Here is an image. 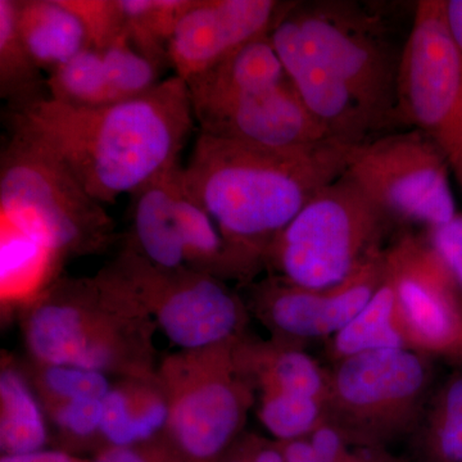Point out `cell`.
Wrapping results in <instances>:
<instances>
[{
	"instance_id": "1",
	"label": "cell",
	"mask_w": 462,
	"mask_h": 462,
	"mask_svg": "<svg viewBox=\"0 0 462 462\" xmlns=\"http://www.w3.org/2000/svg\"><path fill=\"white\" fill-rule=\"evenodd\" d=\"M194 120L187 83L163 79L136 98L75 107L44 98L11 111V126L51 152L102 205L180 162Z\"/></svg>"
},
{
	"instance_id": "2",
	"label": "cell",
	"mask_w": 462,
	"mask_h": 462,
	"mask_svg": "<svg viewBox=\"0 0 462 462\" xmlns=\"http://www.w3.org/2000/svg\"><path fill=\"white\" fill-rule=\"evenodd\" d=\"M349 147L328 141L273 149L199 133L185 182L251 273L298 212L345 173Z\"/></svg>"
},
{
	"instance_id": "3",
	"label": "cell",
	"mask_w": 462,
	"mask_h": 462,
	"mask_svg": "<svg viewBox=\"0 0 462 462\" xmlns=\"http://www.w3.org/2000/svg\"><path fill=\"white\" fill-rule=\"evenodd\" d=\"M394 224L345 171L278 234L263 263L296 287L334 288L384 251L383 240Z\"/></svg>"
},
{
	"instance_id": "4",
	"label": "cell",
	"mask_w": 462,
	"mask_h": 462,
	"mask_svg": "<svg viewBox=\"0 0 462 462\" xmlns=\"http://www.w3.org/2000/svg\"><path fill=\"white\" fill-rule=\"evenodd\" d=\"M0 216L60 258L97 251L112 231L102 203L56 156L14 130L0 158Z\"/></svg>"
},
{
	"instance_id": "5",
	"label": "cell",
	"mask_w": 462,
	"mask_h": 462,
	"mask_svg": "<svg viewBox=\"0 0 462 462\" xmlns=\"http://www.w3.org/2000/svg\"><path fill=\"white\" fill-rule=\"evenodd\" d=\"M294 20L351 91L376 132L401 124L398 85L404 50L374 12L351 2H297Z\"/></svg>"
},
{
	"instance_id": "6",
	"label": "cell",
	"mask_w": 462,
	"mask_h": 462,
	"mask_svg": "<svg viewBox=\"0 0 462 462\" xmlns=\"http://www.w3.org/2000/svg\"><path fill=\"white\" fill-rule=\"evenodd\" d=\"M398 116L436 143L462 191V56L447 26L445 0L415 5L401 63Z\"/></svg>"
},
{
	"instance_id": "7",
	"label": "cell",
	"mask_w": 462,
	"mask_h": 462,
	"mask_svg": "<svg viewBox=\"0 0 462 462\" xmlns=\"http://www.w3.org/2000/svg\"><path fill=\"white\" fill-rule=\"evenodd\" d=\"M346 171L394 223L430 229L457 215L451 166L420 130L387 133L351 145Z\"/></svg>"
},
{
	"instance_id": "8",
	"label": "cell",
	"mask_w": 462,
	"mask_h": 462,
	"mask_svg": "<svg viewBox=\"0 0 462 462\" xmlns=\"http://www.w3.org/2000/svg\"><path fill=\"white\" fill-rule=\"evenodd\" d=\"M133 251L163 273L248 275L176 163L132 194Z\"/></svg>"
},
{
	"instance_id": "9",
	"label": "cell",
	"mask_w": 462,
	"mask_h": 462,
	"mask_svg": "<svg viewBox=\"0 0 462 462\" xmlns=\"http://www.w3.org/2000/svg\"><path fill=\"white\" fill-rule=\"evenodd\" d=\"M338 363L328 403L342 424L366 437L404 427L430 384L427 358L411 348L380 349Z\"/></svg>"
},
{
	"instance_id": "10",
	"label": "cell",
	"mask_w": 462,
	"mask_h": 462,
	"mask_svg": "<svg viewBox=\"0 0 462 462\" xmlns=\"http://www.w3.org/2000/svg\"><path fill=\"white\" fill-rule=\"evenodd\" d=\"M134 293L152 307L173 345L203 351L224 345L238 330L242 305L221 279L207 273H163L130 249L120 260Z\"/></svg>"
},
{
	"instance_id": "11",
	"label": "cell",
	"mask_w": 462,
	"mask_h": 462,
	"mask_svg": "<svg viewBox=\"0 0 462 462\" xmlns=\"http://www.w3.org/2000/svg\"><path fill=\"white\" fill-rule=\"evenodd\" d=\"M385 275L410 348L462 360L461 300L427 236L404 234L385 249Z\"/></svg>"
},
{
	"instance_id": "12",
	"label": "cell",
	"mask_w": 462,
	"mask_h": 462,
	"mask_svg": "<svg viewBox=\"0 0 462 462\" xmlns=\"http://www.w3.org/2000/svg\"><path fill=\"white\" fill-rule=\"evenodd\" d=\"M102 284L75 282L60 285L30 312L26 340L45 366H75L106 373L118 364V336L97 303Z\"/></svg>"
},
{
	"instance_id": "13",
	"label": "cell",
	"mask_w": 462,
	"mask_h": 462,
	"mask_svg": "<svg viewBox=\"0 0 462 462\" xmlns=\"http://www.w3.org/2000/svg\"><path fill=\"white\" fill-rule=\"evenodd\" d=\"M188 376L169 398L171 448L185 462H218L245 422L248 389L225 352Z\"/></svg>"
},
{
	"instance_id": "14",
	"label": "cell",
	"mask_w": 462,
	"mask_h": 462,
	"mask_svg": "<svg viewBox=\"0 0 462 462\" xmlns=\"http://www.w3.org/2000/svg\"><path fill=\"white\" fill-rule=\"evenodd\" d=\"M190 105L199 133L216 138L273 149L306 148L334 141L310 114L289 79L269 89Z\"/></svg>"
},
{
	"instance_id": "15",
	"label": "cell",
	"mask_w": 462,
	"mask_h": 462,
	"mask_svg": "<svg viewBox=\"0 0 462 462\" xmlns=\"http://www.w3.org/2000/svg\"><path fill=\"white\" fill-rule=\"evenodd\" d=\"M296 3L194 0L170 42V67L185 81L214 69L248 42L270 35Z\"/></svg>"
},
{
	"instance_id": "16",
	"label": "cell",
	"mask_w": 462,
	"mask_h": 462,
	"mask_svg": "<svg viewBox=\"0 0 462 462\" xmlns=\"http://www.w3.org/2000/svg\"><path fill=\"white\" fill-rule=\"evenodd\" d=\"M291 9L273 27L270 39L298 97L334 141L355 145L375 138L378 132L372 120L342 79L307 41Z\"/></svg>"
},
{
	"instance_id": "17",
	"label": "cell",
	"mask_w": 462,
	"mask_h": 462,
	"mask_svg": "<svg viewBox=\"0 0 462 462\" xmlns=\"http://www.w3.org/2000/svg\"><path fill=\"white\" fill-rule=\"evenodd\" d=\"M384 273L385 249L337 287L312 291L276 278L261 291V298L270 321L285 336L333 337L367 305Z\"/></svg>"
},
{
	"instance_id": "18",
	"label": "cell",
	"mask_w": 462,
	"mask_h": 462,
	"mask_svg": "<svg viewBox=\"0 0 462 462\" xmlns=\"http://www.w3.org/2000/svg\"><path fill=\"white\" fill-rule=\"evenodd\" d=\"M16 18L27 51L48 75L89 48L83 23L63 0H16Z\"/></svg>"
},
{
	"instance_id": "19",
	"label": "cell",
	"mask_w": 462,
	"mask_h": 462,
	"mask_svg": "<svg viewBox=\"0 0 462 462\" xmlns=\"http://www.w3.org/2000/svg\"><path fill=\"white\" fill-rule=\"evenodd\" d=\"M288 80L270 35L240 48L214 69L185 81L190 103L269 89Z\"/></svg>"
},
{
	"instance_id": "20",
	"label": "cell",
	"mask_w": 462,
	"mask_h": 462,
	"mask_svg": "<svg viewBox=\"0 0 462 462\" xmlns=\"http://www.w3.org/2000/svg\"><path fill=\"white\" fill-rule=\"evenodd\" d=\"M170 402L143 385L112 388L103 398L100 434L108 447H135L149 443L167 428Z\"/></svg>"
},
{
	"instance_id": "21",
	"label": "cell",
	"mask_w": 462,
	"mask_h": 462,
	"mask_svg": "<svg viewBox=\"0 0 462 462\" xmlns=\"http://www.w3.org/2000/svg\"><path fill=\"white\" fill-rule=\"evenodd\" d=\"M330 348L338 361L380 349L410 348L398 318L396 291L385 273L367 305L331 337Z\"/></svg>"
},
{
	"instance_id": "22",
	"label": "cell",
	"mask_w": 462,
	"mask_h": 462,
	"mask_svg": "<svg viewBox=\"0 0 462 462\" xmlns=\"http://www.w3.org/2000/svg\"><path fill=\"white\" fill-rule=\"evenodd\" d=\"M42 72L18 32L16 0H0V97L9 111L50 97Z\"/></svg>"
},
{
	"instance_id": "23",
	"label": "cell",
	"mask_w": 462,
	"mask_h": 462,
	"mask_svg": "<svg viewBox=\"0 0 462 462\" xmlns=\"http://www.w3.org/2000/svg\"><path fill=\"white\" fill-rule=\"evenodd\" d=\"M0 407L2 456L47 449V424L41 407L25 380L14 370H5L0 376Z\"/></svg>"
},
{
	"instance_id": "24",
	"label": "cell",
	"mask_w": 462,
	"mask_h": 462,
	"mask_svg": "<svg viewBox=\"0 0 462 462\" xmlns=\"http://www.w3.org/2000/svg\"><path fill=\"white\" fill-rule=\"evenodd\" d=\"M194 0H120L126 36L143 56L161 69L170 67L169 45Z\"/></svg>"
},
{
	"instance_id": "25",
	"label": "cell",
	"mask_w": 462,
	"mask_h": 462,
	"mask_svg": "<svg viewBox=\"0 0 462 462\" xmlns=\"http://www.w3.org/2000/svg\"><path fill=\"white\" fill-rule=\"evenodd\" d=\"M2 297L20 300L39 289L60 257L41 240L2 221Z\"/></svg>"
},
{
	"instance_id": "26",
	"label": "cell",
	"mask_w": 462,
	"mask_h": 462,
	"mask_svg": "<svg viewBox=\"0 0 462 462\" xmlns=\"http://www.w3.org/2000/svg\"><path fill=\"white\" fill-rule=\"evenodd\" d=\"M48 96L75 107L118 103L109 84L102 53L87 48L47 78Z\"/></svg>"
},
{
	"instance_id": "27",
	"label": "cell",
	"mask_w": 462,
	"mask_h": 462,
	"mask_svg": "<svg viewBox=\"0 0 462 462\" xmlns=\"http://www.w3.org/2000/svg\"><path fill=\"white\" fill-rule=\"evenodd\" d=\"M269 356L258 373L263 393L281 392L329 402L330 376L325 375L314 358L298 349H282Z\"/></svg>"
},
{
	"instance_id": "28",
	"label": "cell",
	"mask_w": 462,
	"mask_h": 462,
	"mask_svg": "<svg viewBox=\"0 0 462 462\" xmlns=\"http://www.w3.org/2000/svg\"><path fill=\"white\" fill-rule=\"evenodd\" d=\"M327 403L316 398L267 392L260 407L263 427L282 442L309 436L322 424Z\"/></svg>"
},
{
	"instance_id": "29",
	"label": "cell",
	"mask_w": 462,
	"mask_h": 462,
	"mask_svg": "<svg viewBox=\"0 0 462 462\" xmlns=\"http://www.w3.org/2000/svg\"><path fill=\"white\" fill-rule=\"evenodd\" d=\"M117 102L144 96L162 81V69L124 38L100 51Z\"/></svg>"
},
{
	"instance_id": "30",
	"label": "cell",
	"mask_w": 462,
	"mask_h": 462,
	"mask_svg": "<svg viewBox=\"0 0 462 462\" xmlns=\"http://www.w3.org/2000/svg\"><path fill=\"white\" fill-rule=\"evenodd\" d=\"M428 446L436 462H462V374L449 379L438 394Z\"/></svg>"
},
{
	"instance_id": "31",
	"label": "cell",
	"mask_w": 462,
	"mask_h": 462,
	"mask_svg": "<svg viewBox=\"0 0 462 462\" xmlns=\"http://www.w3.org/2000/svg\"><path fill=\"white\" fill-rule=\"evenodd\" d=\"M80 18L89 48L102 51L126 38V23L120 0H63Z\"/></svg>"
},
{
	"instance_id": "32",
	"label": "cell",
	"mask_w": 462,
	"mask_h": 462,
	"mask_svg": "<svg viewBox=\"0 0 462 462\" xmlns=\"http://www.w3.org/2000/svg\"><path fill=\"white\" fill-rule=\"evenodd\" d=\"M42 384L57 403L80 398L103 400L112 389L106 373L75 366H45Z\"/></svg>"
},
{
	"instance_id": "33",
	"label": "cell",
	"mask_w": 462,
	"mask_h": 462,
	"mask_svg": "<svg viewBox=\"0 0 462 462\" xmlns=\"http://www.w3.org/2000/svg\"><path fill=\"white\" fill-rule=\"evenodd\" d=\"M103 419V400L80 398V400L58 402L54 410V420L58 427L75 438L93 437L100 433Z\"/></svg>"
},
{
	"instance_id": "34",
	"label": "cell",
	"mask_w": 462,
	"mask_h": 462,
	"mask_svg": "<svg viewBox=\"0 0 462 462\" xmlns=\"http://www.w3.org/2000/svg\"><path fill=\"white\" fill-rule=\"evenodd\" d=\"M425 236L445 263L462 305V214L457 212L448 223L427 229Z\"/></svg>"
},
{
	"instance_id": "35",
	"label": "cell",
	"mask_w": 462,
	"mask_h": 462,
	"mask_svg": "<svg viewBox=\"0 0 462 462\" xmlns=\"http://www.w3.org/2000/svg\"><path fill=\"white\" fill-rule=\"evenodd\" d=\"M91 462H185L171 447L145 445L108 447Z\"/></svg>"
},
{
	"instance_id": "36",
	"label": "cell",
	"mask_w": 462,
	"mask_h": 462,
	"mask_svg": "<svg viewBox=\"0 0 462 462\" xmlns=\"http://www.w3.org/2000/svg\"><path fill=\"white\" fill-rule=\"evenodd\" d=\"M310 436L319 462H346L345 438L338 427L322 422Z\"/></svg>"
},
{
	"instance_id": "37",
	"label": "cell",
	"mask_w": 462,
	"mask_h": 462,
	"mask_svg": "<svg viewBox=\"0 0 462 462\" xmlns=\"http://www.w3.org/2000/svg\"><path fill=\"white\" fill-rule=\"evenodd\" d=\"M0 462H91L57 449H42L32 454L18 456H2Z\"/></svg>"
},
{
	"instance_id": "38",
	"label": "cell",
	"mask_w": 462,
	"mask_h": 462,
	"mask_svg": "<svg viewBox=\"0 0 462 462\" xmlns=\"http://www.w3.org/2000/svg\"><path fill=\"white\" fill-rule=\"evenodd\" d=\"M282 451L285 462H319L314 447L305 438L282 442Z\"/></svg>"
},
{
	"instance_id": "39",
	"label": "cell",
	"mask_w": 462,
	"mask_h": 462,
	"mask_svg": "<svg viewBox=\"0 0 462 462\" xmlns=\"http://www.w3.org/2000/svg\"><path fill=\"white\" fill-rule=\"evenodd\" d=\"M445 17L452 39L462 56V0H445Z\"/></svg>"
},
{
	"instance_id": "40",
	"label": "cell",
	"mask_w": 462,
	"mask_h": 462,
	"mask_svg": "<svg viewBox=\"0 0 462 462\" xmlns=\"http://www.w3.org/2000/svg\"><path fill=\"white\" fill-rule=\"evenodd\" d=\"M245 457L248 462H285L282 448H276L273 446L260 447L254 454Z\"/></svg>"
},
{
	"instance_id": "41",
	"label": "cell",
	"mask_w": 462,
	"mask_h": 462,
	"mask_svg": "<svg viewBox=\"0 0 462 462\" xmlns=\"http://www.w3.org/2000/svg\"><path fill=\"white\" fill-rule=\"evenodd\" d=\"M225 462H248L247 457H236V458H230V460H226Z\"/></svg>"
}]
</instances>
